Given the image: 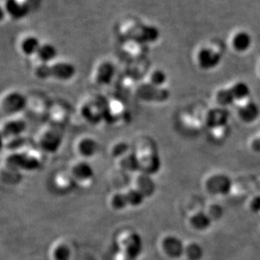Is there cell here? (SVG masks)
Segmentation results:
<instances>
[{"instance_id":"obj_11","label":"cell","mask_w":260,"mask_h":260,"mask_svg":"<svg viewBox=\"0 0 260 260\" xmlns=\"http://www.w3.org/2000/svg\"><path fill=\"white\" fill-rule=\"evenodd\" d=\"M161 254L170 260H177L184 254V244L176 236L166 235L158 242Z\"/></svg>"},{"instance_id":"obj_24","label":"cell","mask_w":260,"mask_h":260,"mask_svg":"<svg viewBox=\"0 0 260 260\" xmlns=\"http://www.w3.org/2000/svg\"><path fill=\"white\" fill-rule=\"evenodd\" d=\"M126 112L125 105L122 103V101L114 98L107 101L106 119H109L113 123H118L124 118Z\"/></svg>"},{"instance_id":"obj_35","label":"cell","mask_w":260,"mask_h":260,"mask_svg":"<svg viewBox=\"0 0 260 260\" xmlns=\"http://www.w3.org/2000/svg\"><path fill=\"white\" fill-rule=\"evenodd\" d=\"M114 260H133L130 257H128L125 254L117 250V252L114 255Z\"/></svg>"},{"instance_id":"obj_6","label":"cell","mask_w":260,"mask_h":260,"mask_svg":"<svg viewBox=\"0 0 260 260\" xmlns=\"http://www.w3.org/2000/svg\"><path fill=\"white\" fill-rule=\"evenodd\" d=\"M6 163L15 169L33 172L40 168V156L32 151H18L12 152L6 157Z\"/></svg>"},{"instance_id":"obj_34","label":"cell","mask_w":260,"mask_h":260,"mask_svg":"<svg viewBox=\"0 0 260 260\" xmlns=\"http://www.w3.org/2000/svg\"><path fill=\"white\" fill-rule=\"evenodd\" d=\"M251 208L255 212H260V196L255 198L251 203Z\"/></svg>"},{"instance_id":"obj_12","label":"cell","mask_w":260,"mask_h":260,"mask_svg":"<svg viewBox=\"0 0 260 260\" xmlns=\"http://www.w3.org/2000/svg\"><path fill=\"white\" fill-rule=\"evenodd\" d=\"M250 88L246 83L238 82L229 89L220 90L217 93V101L220 104L231 105L250 96Z\"/></svg>"},{"instance_id":"obj_17","label":"cell","mask_w":260,"mask_h":260,"mask_svg":"<svg viewBox=\"0 0 260 260\" xmlns=\"http://www.w3.org/2000/svg\"><path fill=\"white\" fill-rule=\"evenodd\" d=\"M27 124L20 118H10L1 125V136L3 141L19 137L25 131Z\"/></svg>"},{"instance_id":"obj_14","label":"cell","mask_w":260,"mask_h":260,"mask_svg":"<svg viewBox=\"0 0 260 260\" xmlns=\"http://www.w3.org/2000/svg\"><path fill=\"white\" fill-rule=\"evenodd\" d=\"M121 49L130 60H141L147 58L150 47L140 41L125 40L121 42Z\"/></svg>"},{"instance_id":"obj_20","label":"cell","mask_w":260,"mask_h":260,"mask_svg":"<svg viewBox=\"0 0 260 260\" xmlns=\"http://www.w3.org/2000/svg\"><path fill=\"white\" fill-rule=\"evenodd\" d=\"M100 149V145L95 138L86 136L78 140L76 144L77 152L84 160L90 159L96 156Z\"/></svg>"},{"instance_id":"obj_29","label":"cell","mask_w":260,"mask_h":260,"mask_svg":"<svg viewBox=\"0 0 260 260\" xmlns=\"http://www.w3.org/2000/svg\"><path fill=\"white\" fill-rule=\"evenodd\" d=\"M228 112L226 110H212L207 116V123L211 127H219L225 125L228 121Z\"/></svg>"},{"instance_id":"obj_18","label":"cell","mask_w":260,"mask_h":260,"mask_svg":"<svg viewBox=\"0 0 260 260\" xmlns=\"http://www.w3.org/2000/svg\"><path fill=\"white\" fill-rule=\"evenodd\" d=\"M57 55L58 51L54 44L42 41L37 52L30 59V62L33 66L46 64L57 59Z\"/></svg>"},{"instance_id":"obj_10","label":"cell","mask_w":260,"mask_h":260,"mask_svg":"<svg viewBox=\"0 0 260 260\" xmlns=\"http://www.w3.org/2000/svg\"><path fill=\"white\" fill-rule=\"evenodd\" d=\"M116 63L110 58H102L94 66L92 71L93 82L99 86H108L117 76Z\"/></svg>"},{"instance_id":"obj_33","label":"cell","mask_w":260,"mask_h":260,"mask_svg":"<svg viewBox=\"0 0 260 260\" xmlns=\"http://www.w3.org/2000/svg\"><path fill=\"white\" fill-rule=\"evenodd\" d=\"M184 255L189 260H200L203 256V250L199 244L191 243L184 245Z\"/></svg>"},{"instance_id":"obj_26","label":"cell","mask_w":260,"mask_h":260,"mask_svg":"<svg viewBox=\"0 0 260 260\" xmlns=\"http://www.w3.org/2000/svg\"><path fill=\"white\" fill-rule=\"evenodd\" d=\"M142 81L157 87H165L166 83L168 81V75L163 69L160 68H150L145 74Z\"/></svg>"},{"instance_id":"obj_8","label":"cell","mask_w":260,"mask_h":260,"mask_svg":"<svg viewBox=\"0 0 260 260\" xmlns=\"http://www.w3.org/2000/svg\"><path fill=\"white\" fill-rule=\"evenodd\" d=\"M29 99L19 90L6 91L1 97L0 109L3 115L14 116L24 111L28 106Z\"/></svg>"},{"instance_id":"obj_21","label":"cell","mask_w":260,"mask_h":260,"mask_svg":"<svg viewBox=\"0 0 260 260\" xmlns=\"http://www.w3.org/2000/svg\"><path fill=\"white\" fill-rule=\"evenodd\" d=\"M48 256L50 260H71L73 250L68 242L59 239L50 247Z\"/></svg>"},{"instance_id":"obj_25","label":"cell","mask_w":260,"mask_h":260,"mask_svg":"<svg viewBox=\"0 0 260 260\" xmlns=\"http://www.w3.org/2000/svg\"><path fill=\"white\" fill-rule=\"evenodd\" d=\"M53 183H54L55 187L59 191L64 192V193L72 191L78 184L69 171L68 172L62 171V172L57 173L55 175Z\"/></svg>"},{"instance_id":"obj_27","label":"cell","mask_w":260,"mask_h":260,"mask_svg":"<svg viewBox=\"0 0 260 260\" xmlns=\"http://www.w3.org/2000/svg\"><path fill=\"white\" fill-rule=\"evenodd\" d=\"M117 163L120 168L126 173H139L138 162L135 156V151H130V153L117 160Z\"/></svg>"},{"instance_id":"obj_28","label":"cell","mask_w":260,"mask_h":260,"mask_svg":"<svg viewBox=\"0 0 260 260\" xmlns=\"http://www.w3.org/2000/svg\"><path fill=\"white\" fill-rule=\"evenodd\" d=\"M260 107L253 101H250L239 109V116L242 120L246 123H251L257 119L260 115Z\"/></svg>"},{"instance_id":"obj_3","label":"cell","mask_w":260,"mask_h":260,"mask_svg":"<svg viewBox=\"0 0 260 260\" xmlns=\"http://www.w3.org/2000/svg\"><path fill=\"white\" fill-rule=\"evenodd\" d=\"M134 151L138 162L139 173L152 176L160 170L161 160L153 143L145 140L139 144Z\"/></svg>"},{"instance_id":"obj_5","label":"cell","mask_w":260,"mask_h":260,"mask_svg":"<svg viewBox=\"0 0 260 260\" xmlns=\"http://www.w3.org/2000/svg\"><path fill=\"white\" fill-rule=\"evenodd\" d=\"M117 249L131 260H135L142 251V240L138 233L132 230H126L117 236Z\"/></svg>"},{"instance_id":"obj_13","label":"cell","mask_w":260,"mask_h":260,"mask_svg":"<svg viewBox=\"0 0 260 260\" xmlns=\"http://www.w3.org/2000/svg\"><path fill=\"white\" fill-rule=\"evenodd\" d=\"M195 61L201 69L211 70L217 68L221 63L222 55L212 47H201L195 53Z\"/></svg>"},{"instance_id":"obj_37","label":"cell","mask_w":260,"mask_h":260,"mask_svg":"<svg viewBox=\"0 0 260 260\" xmlns=\"http://www.w3.org/2000/svg\"></svg>"},{"instance_id":"obj_32","label":"cell","mask_w":260,"mask_h":260,"mask_svg":"<svg viewBox=\"0 0 260 260\" xmlns=\"http://www.w3.org/2000/svg\"><path fill=\"white\" fill-rule=\"evenodd\" d=\"M130 151L131 150L128 143L125 141H118L111 145L110 153L111 156L117 161L126 155H128V153H130Z\"/></svg>"},{"instance_id":"obj_19","label":"cell","mask_w":260,"mask_h":260,"mask_svg":"<svg viewBox=\"0 0 260 260\" xmlns=\"http://www.w3.org/2000/svg\"><path fill=\"white\" fill-rule=\"evenodd\" d=\"M232 180L226 175L213 176L206 182L208 191L215 195H228L232 189Z\"/></svg>"},{"instance_id":"obj_7","label":"cell","mask_w":260,"mask_h":260,"mask_svg":"<svg viewBox=\"0 0 260 260\" xmlns=\"http://www.w3.org/2000/svg\"><path fill=\"white\" fill-rule=\"evenodd\" d=\"M107 101L99 96L87 99L82 103L80 107L82 118L88 123L93 124H96L106 119Z\"/></svg>"},{"instance_id":"obj_31","label":"cell","mask_w":260,"mask_h":260,"mask_svg":"<svg viewBox=\"0 0 260 260\" xmlns=\"http://www.w3.org/2000/svg\"><path fill=\"white\" fill-rule=\"evenodd\" d=\"M190 223L192 225L193 228H195L196 230H206L211 226L212 220L206 214L199 212L191 217Z\"/></svg>"},{"instance_id":"obj_36","label":"cell","mask_w":260,"mask_h":260,"mask_svg":"<svg viewBox=\"0 0 260 260\" xmlns=\"http://www.w3.org/2000/svg\"><path fill=\"white\" fill-rule=\"evenodd\" d=\"M252 147L254 149V151L256 152H260V138L255 140L252 144Z\"/></svg>"},{"instance_id":"obj_23","label":"cell","mask_w":260,"mask_h":260,"mask_svg":"<svg viewBox=\"0 0 260 260\" xmlns=\"http://www.w3.org/2000/svg\"><path fill=\"white\" fill-rule=\"evenodd\" d=\"M231 45L235 52L244 53L252 47V36L247 30H238L231 38Z\"/></svg>"},{"instance_id":"obj_15","label":"cell","mask_w":260,"mask_h":260,"mask_svg":"<svg viewBox=\"0 0 260 260\" xmlns=\"http://www.w3.org/2000/svg\"><path fill=\"white\" fill-rule=\"evenodd\" d=\"M41 42V39L35 36V34L28 33L19 37L17 42V48L19 54L30 60L37 52Z\"/></svg>"},{"instance_id":"obj_9","label":"cell","mask_w":260,"mask_h":260,"mask_svg":"<svg viewBox=\"0 0 260 260\" xmlns=\"http://www.w3.org/2000/svg\"><path fill=\"white\" fill-rule=\"evenodd\" d=\"M134 93L136 98L147 103H163L170 97V92L167 88L157 87L144 81L136 85Z\"/></svg>"},{"instance_id":"obj_2","label":"cell","mask_w":260,"mask_h":260,"mask_svg":"<svg viewBox=\"0 0 260 260\" xmlns=\"http://www.w3.org/2000/svg\"><path fill=\"white\" fill-rule=\"evenodd\" d=\"M77 74L75 65L69 61L56 59L42 65L33 66V74L41 80L66 82L73 80Z\"/></svg>"},{"instance_id":"obj_30","label":"cell","mask_w":260,"mask_h":260,"mask_svg":"<svg viewBox=\"0 0 260 260\" xmlns=\"http://www.w3.org/2000/svg\"><path fill=\"white\" fill-rule=\"evenodd\" d=\"M108 203L110 207L116 211H124L125 209L129 208L125 192L114 193L109 198Z\"/></svg>"},{"instance_id":"obj_16","label":"cell","mask_w":260,"mask_h":260,"mask_svg":"<svg viewBox=\"0 0 260 260\" xmlns=\"http://www.w3.org/2000/svg\"><path fill=\"white\" fill-rule=\"evenodd\" d=\"M69 172L78 184H88L95 177L94 168L84 159L79 160L73 163Z\"/></svg>"},{"instance_id":"obj_4","label":"cell","mask_w":260,"mask_h":260,"mask_svg":"<svg viewBox=\"0 0 260 260\" xmlns=\"http://www.w3.org/2000/svg\"><path fill=\"white\" fill-rule=\"evenodd\" d=\"M63 140V126L50 123L41 129L37 142L41 151L46 153H55L62 146Z\"/></svg>"},{"instance_id":"obj_1","label":"cell","mask_w":260,"mask_h":260,"mask_svg":"<svg viewBox=\"0 0 260 260\" xmlns=\"http://www.w3.org/2000/svg\"><path fill=\"white\" fill-rule=\"evenodd\" d=\"M117 33L121 41L134 40L149 47L159 41L161 37L159 29L156 25L133 17L122 19L117 25Z\"/></svg>"},{"instance_id":"obj_22","label":"cell","mask_w":260,"mask_h":260,"mask_svg":"<svg viewBox=\"0 0 260 260\" xmlns=\"http://www.w3.org/2000/svg\"><path fill=\"white\" fill-rule=\"evenodd\" d=\"M132 188L141 192L146 198L151 197L156 192V184L152 179V176L146 173H138L134 179V185Z\"/></svg>"}]
</instances>
